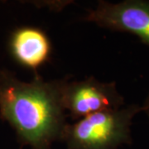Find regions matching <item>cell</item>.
Here are the masks:
<instances>
[{
  "instance_id": "6",
  "label": "cell",
  "mask_w": 149,
  "mask_h": 149,
  "mask_svg": "<svg viewBox=\"0 0 149 149\" xmlns=\"http://www.w3.org/2000/svg\"><path fill=\"white\" fill-rule=\"evenodd\" d=\"M142 111L145 112V113L147 114V116L149 119V93L147 96V98H146V100H145V101H144L143 105L142 106Z\"/></svg>"
},
{
  "instance_id": "3",
  "label": "cell",
  "mask_w": 149,
  "mask_h": 149,
  "mask_svg": "<svg viewBox=\"0 0 149 149\" xmlns=\"http://www.w3.org/2000/svg\"><path fill=\"white\" fill-rule=\"evenodd\" d=\"M62 102L65 110L78 120L124 106V98L114 82H101L92 76L78 81L68 79L63 89Z\"/></svg>"
},
{
  "instance_id": "5",
  "label": "cell",
  "mask_w": 149,
  "mask_h": 149,
  "mask_svg": "<svg viewBox=\"0 0 149 149\" xmlns=\"http://www.w3.org/2000/svg\"><path fill=\"white\" fill-rule=\"evenodd\" d=\"M9 48L16 61L27 68L37 70L50 57L52 46L42 30L32 27L17 29L12 34Z\"/></svg>"
},
{
  "instance_id": "2",
  "label": "cell",
  "mask_w": 149,
  "mask_h": 149,
  "mask_svg": "<svg viewBox=\"0 0 149 149\" xmlns=\"http://www.w3.org/2000/svg\"><path fill=\"white\" fill-rule=\"evenodd\" d=\"M142 106L129 104L67 123L61 141L67 149H118L132 142L131 126Z\"/></svg>"
},
{
  "instance_id": "1",
  "label": "cell",
  "mask_w": 149,
  "mask_h": 149,
  "mask_svg": "<svg viewBox=\"0 0 149 149\" xmlns=\"http://www.w3.org/2000/svg\"><path fill=\"white\" fill-rule=\"evenodd\" d=\"M68 79L45 80L35 72L27 82L0 70V118L14 129L22 146L52 149L61 141L67 124L62 94Z\"/></svg>"
},
{
  "instance_id": "4",
  "label": "cell",
  "mask_w": 149,
  "mask_h": 149,
  "mask_svg": "<svg viewBox=\"0 0 149 149\" xmlns=\"http://www.w3.org/2000/svg\"><path fill=\"white\" fill-rule=\"evenodd\" d=\"M84 20L112 31L133 34L149 46L148 0L99 1L95 8L88 11Z\"/></svg>"
}]
</instances>
